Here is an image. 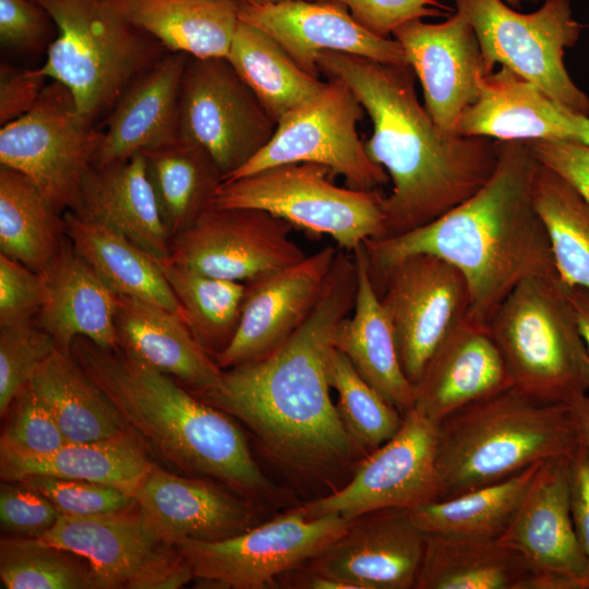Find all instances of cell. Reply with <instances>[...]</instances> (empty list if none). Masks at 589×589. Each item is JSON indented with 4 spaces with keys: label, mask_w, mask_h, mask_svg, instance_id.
I'll return each instance as SVG.
<instances>
[{
    "label": "cell",
    "mask_w": 589,
    "mask_h": 589,
    "mask_svg": "<svg viewBox=\"0 0 589 589\" xmlns=\"http://www.w3.org/2000/svg\"><path fill=\"white\" fill-rule=\"evenodd\" d=\"M65 241L63 214L24 175L0 165V253L45 274Z\"/></svg>",
    "instance_id": "cell-37"
},
{
    "label": "cell",
    "mask_w": 589,
    "mask_h": 589,
    "mask_svg": "<svg viewBox=\"0 0 589 589\" xmlns=\"http://www.w3.org/2000/svg\"><path fill=\"white\" fill-rule=\"evenodd\" d=\"M506 3H508L510 7L519 8L522 2L525 1H536V0H504Z\"/></svg>",
    "instance_id": "cell-58"
},
{
    "label": "cell",
    "mask_w": 589,
    "mask_h": 589,
    "mask_svg": "<svg viewBox=\"0 0 589 589\" xmlns=\"http://www.w3.org/2000/svg\"><path fill=\"white\" fill-rule=\"evenodd\" d=\"M70 351L109 397L128 430L157 457L250 501L284 498L229 414L120 347L108 350L80 337Z\"/></svg>",
    "instance_id": "cell-4"
},
{
    "label": "cell",
    "mask_w": 589,
    "mask_h": 589,
    "mask_svg": "<svg viewBox=\"0 0 589 589\" xmlns=\"http://www.w3.org/2000/svg\"><path fill=\"white\" fill-rule=\"evenodd\" d=\"M352 253L357 266L354 305L338 325L333 346L405 416L414 406V386L400 364L395 334L381 303L363 244Z\"/></svg>",
    "instance_id": "cell-29"
},
{
    "label": "cell",
    "mask_w": 589,
    "mask_h": 589,
    "mask_svg": "<svg viewBox=\"0 0 589 589\" xmlns=\"http://www.w3.org/2000/svg\"><path fill=\"white\" fill-rule=\"evenodd\" d=\"M569 406L578 426L580 441L589 450V393L574 398Z\"/></svg>",
    "instance_id": "cell-56"
},
{
    "label": "cell",
    "mask_w": 589,
    "mask_h": 589,
    "mask_svg": "<svg viewBox=\"0 0 589 589\" xmlns=\"http://www.w3.org/2000/svg\"><path fill=\"white\" fill-rule=\"evenodd\" d=\"M524 142L541 165L565 179L589 203V144L569 140Z\"/></svg>",
    "instance_id": "cell-51"
},
{
    "label": "cell",
    "mask_w": 589,
    "mask_h": 589,
    "mask_svg": "<svg viewBox=\"0 0 589 589\" xmlns=\"http://www.w3.org/2000/svg\"><path fill=\"white\" fill-rule=\"evenodd\" d=\"M226 58L276 124L325 84L303 71L268 34L240 20Z\"/></svg>",
    "instance_id": "cell-38"
},
{
    "label": "cell",
    "mask_w": 589,
    "mask_h": 589,
    "mask_svg": "<svg viewBox=\"0 0 589 589\" xmlns=\"http://www.w3.org/2000/svg\"><path fill=\"white\" fill-rule=\"evenodd\" d=\"M327 376L338 395L340 419L357 447L366 455L392 438L404 416L373 388L335 347L327 361Z\"/></svg>",
    "instance_id": "cell-42"
},
{
    "label": "cell",
    "mask_w": 589,
    "mask_h": 589,
    "mask_svg": "<svg viewBox=\"0 0 589 589\" xmlns=\"http://www.w3.org/2000/svg\"><path fill=\"white\" fill-rule=\"evenodd\" d=\"M240 1L250 3V4L264 5V4L280 3V2L290 1V0H240Z\"/></svg>",
    "instance_id": "cell-57"
},
{
    "label": "cell",
    "mask_w": 589,
    "mask_h": 589,
    "mask_svg": "<svg viewBox=\"0 0 589 589\" xmlns=\"http://www.w3.org/2000/svg\"><path fill=\"white\" fill-rule=\"evenodd\" d=\"M60 513L39 492L20 481L0 486L1 530L11 537L37 539L52 528Z\"/></svg>",
    "instance_id": "cell-47"
},
{
    "label": "cell",
    "mask_w": 589,
    "mask_h": 589,
    "mask_svg": "<svg viewBox=\"0 0 589 589\" xmlns=\"http://www.w3.org/2000/svg\"><path fill=\"white\" fill-rule=\"evenodd\" d=\"M7 416L0 437V454L45 456L69 443L28 385L14 398Z\"/></svg>",
    "instance_id": "cell-45"
},
{
    "label": "cell",
    "mask_w": 589,
    "mask_h": 589,
    "mask_svg": "<svg viewBox=\"0 0 589 589\" xmlns=\"http://www.w3.org/2000/svg\"><path fill=\"white\" fill-rule=\"evenodd\" d=\"M239 20L268 34L303 71L315 77L321 73L317 58L324 51L408 64L395 38L370 32L337 1L290 0L264 5L240 1Z\"/></svg>",
    "instance_id": "cell-20"
},
{
    "label": "cell",
    "mask_w": 589,
    "mask_h": 589,
    "mask_svg": "<svg viewBox=\"0 0 589 589\" xmlns=\"http://www.w3.org/2000/svg\"><path fill=\"white\" fill-rule=\"evenodd\" d=\"M488 329L512 385L524 394L542 402L569 404L589 393V356L557 274L518 284Z\"/></svg>",
    "instance_id": "cell-6"
},
{
    "label": "cell",
    "mask_w": 589,
    "mask_h": 589,
    "mask_svg": "<svg viewBox=\"0 0 589 589\" xmlns=\"http://www.w3.org/2000/svg\"><path fill=\"white\" fill-rule=\"evenodd\" d=\"M542 462L506 480L423 504L408 510L409 515L424 533L498 539L512 521Z\"/></svg>",
    "instance_id": "cell-39"
},
{
    "label": "cell",
    "mask_w": 589,
    "mask_h": 589,
    "mask_svg": "<svg viewBox=\"0 0 589 589\" xmlns=\"http://www.w3.org/2000/svg\"><path fill=\"white\" fill-rule=\"evenodd\" d=\"M567 290L589 356V290L582 287H567Z\"/></svg>",
    "instance_id": "cell-55"
},
{
    "label": "cell",
    "mask_w": 589,
    "mask_h": 589,
    "mask_svg": "<svg viewBox=\"0 0 589 589\" xmlns=\"http://www.w3.org/2000/svg\"><path fill=\"white\" fill-rule=\"evenodd\" d=\"M20 482L44 495L65 516H94L130 506L135 498L122 491L103 483L31 476Z\"/></svg>",
    "instance_id": "cell-46"
},
{
    "label": "cell",
    "mask_w": 589,
    "mask_h": 589,
    "mask_svg": "<svg viewBox=\"0 0 589 589\" xmlns=\"http://www.w3.org/2000/svg\"><path fill=\"white\" fill-rule=\"evenodd\" d=\"M45 296L43 274L0 253V327L34 322Z\"/></svg>",
    "instance_id": "cell-48"
},
{
    "label": "cell",
    "mask_w": 589,
    "mask_h": 589,
    "mask_svg": "<svg viewBox=\"0 0 589 589\" xmlns=\"http://www.w3.org/2000/svg\"><path fill=\"white\" fill-rule=\"evenodd\" d=\"M107 2L160 46L193 58H226L239 23V0Z\"/></svg>",
    "instance_id": "cell-31"
},
{
    "label": "cell",
    "mask_w": 589,
    "mask_h": 589,
    "mask_svg": "<svg viewBox=\"0 0 589 589\" xmlns=\"http://www.w3.org/2000/svg\"><path fill=\"white\" fill-rule=\"evenodd\" d=\"M58 349L52 337L34 322L0 327V414Z\"/></svg>",
    "instance_id": "cell-44"
},
{
    "label": "cell",
    "mask_w": 589,
    "mask_h": 589,
    "mask_svg": "<svg viewBox=\"0 0 589 589\" xmlns=\"http://www.w3.org/2000/svg\"><path fill=\"white\" fill-rule=\"evenodd\" d=\"M101 133L70 92L52 81L25 115L0 129V165L14 169L61 214L72 211L94 165Z\"/></svg>",
    "instance_id": "cell-10"
},
{
    "label": "cell",
    "mask_w": 589,
    "mask_h": 589,
    "mask_svg": "<svg viewBox=\"0 0 589 589\" xmlns=\"http://www.w3.org/2000/svg\"><path fill=\"white\" fill-rule=\"evenodd\" d=\"M569 498L575 532L587 560L589 589V450L582 443L569 458Z\"/></svg>",
    "instance_id": "cell-53"
},
{
    "label": "cell",
    "mask_w": 589,
    "mask_h": 589,
    "mask_svg": "<svg viewBox=\"0 0 589 589\" xmlns=\"http://www.w3.org/2000/svg\"><path fill=\"white\" fill-rule=\"evenodd\" d=\"M364 113L344 82L328 79L316 95L279 120L271 141L225 180L286 164L313 163L342 177L348 188L377 190L389 178L359 137L357 127Z\"/></svg>",
    "instance_id": "cell-11"
},
{
    "label": "cell",
    "mask_w": 589,
    "mask_h": 589,
    "mask_svg": "<svg viewBox=\"0 0 589 589\" xmlns=\"http://www.w3.org/2000/svg\"><path fill=\"white\" fill-rule=\"evenodd\" d=\"M27 385L69 443L98 441L129 431L109 397L71 351L57 349Z\"/></svg>",
    "instance_id": "cell-33"
},
{
    "label": "cell",
    "mask_w": 589,
    "mask_h": 589,
    "mask_svg": "<svg viewBox=\"0 0 589 589\" xmlns=\"http://www.w3.org/2000/svg\"><path fill=\"white\" fill-rule=\"evenodd\" d=\"M51 16L57 37L40 72L62 84L80 115L93 122L157 60L160 45L107 1L35 0Z\"/></svg>",
    "instance_id": "cell-7"
},
{
    "label": "cell",
    "mask_w": 589,
    "mask_h": 589,
    "mask_svg": "<svg viewBox=\"0 0 589 589\" xmlns=\"http://www.w3.org/2000/svg\"><path fill=\"white\" fill-rule=\"evenodd\" d=\"M569 458H552L539 466L498 541L520 553L532 569L567 575L588 589L587 560L570 513Z\"/></svg>",
    "instance_id": "cell-24"
},
{
    "label": "cell",
    "mask_w": 589,
    "mask_h": 589,
    "mask_svg": "<svg viewBox=\"0 0 589 589\" xmlns=\"http://www.w3.org/2000/svg\"><path fill=\"white\" fill-rule=\"evenodd\" d=\"M530 569L498 539L425 533L414 589H517Z\"/></svg>",
    "instance_id": "cell-35"
},
{
    "label": "cell",
    "mask_w": 589,
    "mask_h": 589,
    "mask_svg": "<svg viewBox=\"0 0 589 589\" xmlns=\"http://www.w3.org/2000/svg\"><path fill=\"white\" fill-rule=\"evenodd\" d=\"M37 539L86 561L99 589H175L194 579L189 562L155 532L135 501L94 516L60 515Z\"/></svg>",
    "instance_id": "cell-13"
},
{
    "label": "cell",
    "mask_w": 589,
    "mask_h": 589,
    "mask_svg": "<svg viewBox=\"0 0 589 589\" xmlns=\"http://www.w3.org/2000/svg\"><path fill=\"white\" fill-rule=\"evenodd\" d=\"M339 248L326 245L300 262L245 283L240 321L214 359L221 370L257 361L305 322L325 288Z\"/></svg>",
    "instance_id": "cell-18"
},
{
    "label": "cell",
    "mask_w": 589,
    "mask_h": 589,
    "mask_svg": "<svg viewBox=\"0 0 589 589\" xmlns=\"http://www.w3.org/2000/svg\"><path fill=\"white\" fill-rule=\"evenodd\" d=\"M496 146L495 169L471 197L422 227L363 242L372 277L418 253L450 263L468 284V318L484 327L522 280L557 274L532 199L538 160L524 141Z\"/></svg>",
    "instance_id": "cell-3"
},
{
    "label": "cell",
    "mask_w": 589,
    "mask_h": 589,
    "mask_svg": "<svg viewBox=\"0 0 589 589\" xmlns=\"http://www.w3.org/2000/svg\"><path fill=\"white\" fill-rule=\"evenodd\" d=\"M392 324L402 370L416 384L428 361L468 318L470 291L464 275L445 260L409 255L372 277Z\"/></svg>",
    "instance_id": "cell-16"
},
{
    "label": "cell",
    "mask_w": 589,
    "mask_h": 589,
    "mask_svg": "<svg viewBox=\"0 0 589 589\" xmlns=\"http://www.w3.org/2000/svg\"><path fill=\"white\" fill-rule=\"evenodd\" d=\"M157 262L181 306L188 327L215 358L236 334L245 284L204 275L167 259Z\"/></svg>",
    "instance_id": "cell-41"
},
{
    "label": "cell",
    "mask_w": 589,
    "mask_h": 589,
    "mask_svg": "<svg viewBox=\"0 0 589 589\" xmlns=\"http://www.w3.org/2000/svg\"><path fill=\"white\" fill-rule=\"evenodd\" d=\"M63 217L67 238L76 252L118 296L139 299L183 316L156 257L127 237L72 212H65Z\"/></svg>",
    "instance_id": "cell-34"
},
{
    "label": "cell",
    "mask_w": 589,
    "mask_h": 589,
    "mask_svg": "<svg viewBox=\"0 0 589 589\" xmlns=\"http://www.w3.org/2000/svg\"><path fill=\"white\" fill-rule=\"evenodd\" d=\"M188 58L171 52L127 87L101 133L94 165L128 159L177 137L179 98Z\"/></svg>",
    "instance_id": "cell-27"
},
{
    "label": "cell",
    "mask_w": 589,
    "mask_h": 589,
    "mask_svg": "<svg viewBox=\"0 0 589 589\" xmlns=\"http://www.w3.org/2000/svg\"><path fill=\"white\" fill-rule=\"evenodd\" d=\"M46 76L38 69H19L8 63L0 67V124L25 115L45 88Z\"/></svg>",
    "instance_id": "cell-52"
},
{
    "label": "cell",
    "mask_w": 589,
    "mask_h": 589,
    "mask_svg": "<svg viewBox=\"0 0 589 589\" xmlns=\"http://www.w3.org/2000/svg\"><path fill=\"white\" fill-rule=\"evenodd\" d=\"M317 67L351 89L372 122L365 149L393 183L381 200L383 238L440 218L491 178L497 163L496 140L441 130L418 99L409 64L324 51Z\"/></svg>",
    "instance_id": "cell-2"
},
{
    "label": "cell",
    "mask_w": 589,
    "mask_h": 589,
    "mask_svg": "<svg viewBox=\"0 0 589 589\" xmlns=\"http://www.w3.org/2000/svg\"><path fill=\"white\" fill-rule=\"evenodd\" d=\"M55 25L35 0H0V41L3 47L31 49L41 46Z\"/></svg>",
    "instance_id": "cell-50"
},
{
    "label": "cell",
    "mask_w": 589,
    "mask_h": 589,
    "mask_svg": "<svg viewBox=\"0 0 589 589\" xmlns=\"http://www.w3.org/2000/svg\"><path fill=\"white\" fill-rule=\"evenodd\" d=\"M456 134L496 141L569 140L589 144V116L556 100L509 68L486 73Z\"/></svg>",
    "instance_id": "cell-22"
},
{
    "label": "cell",
    "mask_w": 589,
    "mask_h": 589,
    "mask_svg": "<svg viewBox=\"0 0 589 589\" xmlns=\"http://www.w3.org/2000/svg\"><path fill=\"white\" fill-rule=\"evenodd\" d=\"M357 291L353 253L339 249L323 293L298 330L268 356L223 370L218 384L193 393L244 423L275 465L329 482L365 455L349 436L330 397L327 361L338 325Z\"/></svg>",
    "instance_id": "cell-1"
},
{
    "label": "cell",
    "mask_w": 589,
    "mask_h": 589,
    "mask_svg": "<svg viewBox=\"0 0 589 589\" xmlns=\"http://www.w3.org/2000/svg\"><path fill=\"white\" fill-rule=\"evenodd\" d=\"M437 429L440 500L569 458L581 443L569 404L542 402L514 386L456 410Z\"/></svg>",
    "instance_id": "cell-5"
},
{
    "label": "cell",
    "mask_w": 589,
    "mask_h": 589,
    "mask_svg": "<svg viewBox=\"0 0 589 589\" xmlns=\"http://www.w3.org/2000/svg\"><path fill=\"white\" fill-rule=\"evenodd\" d=\"M456 11L473 27L486 73L505 65L556 100L589 116V97L569 76L564 52L578 41L582 24L569 0H545L531 13L504 0H455Z\"/></svg>",
    "instance_id": "cell-9"
},
{
    "label": "cell",
    "mask_w": 589,
    "mask_h": 589,
    "mask_svg": "<svg viewBox=\"0 0 589 589\" xmlns=\"http://www.w3.org/2000/svg\"><path fill=\"white\" fill-rule=\"evenodd\" d=\"M144 517L167 543L217 541L257 525L252 501L205 478L181 476L157 466L135 496Z\"/></svg>",
    "instance_id": "cell-23"
},
{
    "label": "cell",
    "mask_w": 589,
    "mask_h": 589,
    "mask_svg": "<svg viewBox=\"0 0 589 589\" xmlns=\"http://www.w3.org/2000/svg\"><path fill=\"white\" fill-rule=\"evenodd\" d=\"M349 10L354 20L370 32L388 37L399 25L423 17L447 15L454 10L437 0H333Z\"/></svg>",
    "instance_id": "cell-49"
},
{
    "label": "cell",
    "mask_w": 589,
    "mask_h": 589,
    "mask_svg": "<svg viewBox=\"0 0 589 589\" xmlns=\"http://www.w3.org/2000/svg\"><path fill=\"white\" fill-rule=\"evenodd\" d=\"M392 35L421 83L425 110L441 130L456 134L462 112L476 101L486 74L473 27L455 10L442 23L414 19Z\"/></svg>",
    "instance_id": "cell-19"
},
{
    "label": "cell",
    "mask_w": 589,
    "mask_h": 589,
    "mask_svg": "<svg viewBox=\"0 0 589 589\" xmlns=\"http://www.w3.org/2000/svg\"><path fill=\"white\" fill-rule=\"evenodd\" d=\"M69 212L127 237L157 260L169 257L170 238L142 154L93 165L83 180L75 207Z\"/></svg>",
    "instance_id": "cell-28"
},
{
    "label": "cell",
    "mask_w": 589,
    "mask_h": 589,
    "mask_svg": "<svg viewBox=\"0 0 589 589\" xmlns=\"http://www.w3.org/2000/svg\"><path fill=\"white\" fill-rule=\"evenodd\" d=\"M116 328L120 348L170 375L190 392H204L218 384L223 370L180 314L118 296Z\"/></svg>",
    "instance_id": "cell-30"
},
{
    "label": "cell",
    "mask_w": 589,
    "mask_h": 589,
    "mask_svg": "<svg viewBox=\"0 0 589 589\" xmlns=\"http://www.w3.org/2000/svg\"><path fill=\"white\" fill-rule=\"evenodd\" d=\"M156 467L142 441L131 431L84 443H68L45 456L0 454L3 481L31 476L86 480L116 488L134 497Z\"/></svg>",
    "instance_id": "cell-32"
},
{
    "label": "cell",
    "mask_w": 589,
    "mask_h": 589,
    "mask_svg": "<svg viewBox=\"0 0 589 589\" xmlns=\"http://www.w3.org/2000/svg\"><path fill=\"white\" fill-rule=\"evenodd\" d=\"M293 228L263 209L212 206L171 240L167 260L204 275L245 284L306 256L290 236Z\"/></svg>",
    "instance_id": "cell-17"
},
{
    "label": "cell",
    "mask_w": 589,
    "mask_h": 589,
    "mask_svg": "<svg viewBox=\"0 0 589 589\" xmlns=\"http://www.w3.org/2000/svg\"><path fill=\"white\" fill-rule=\"evenodd\" d=\"M437 438V424L412 408L392 438L361 458L346 485L289 510L308 519L328 515L356 519L388 508L410 510L440 500Z\"/></svg>",
    "instance_id": "cell-14"
},
{
    "label": "cell",
    "mask_w": 589,
    "mask_h": 589,
    "mask_svg": "<svg viewBox=\"0 0 589 589\" xmlns=\"http://www.w3.org/2000/svg\"><path fill=\"white\" fill-rule=\"evenodd\" d=\"M100 1H107V0H100Z\"/></svg>",
    "instance_id": "cell-59"
},
{
    "label": "cell",
    "mask_w": 589,
    "mask_h": 589,
    "mask_svg": "<svg viewBox=\"0 0 589 589\" xmlns=\"http://www.w3.org/2000/svg\"><path fill=\"white\" fill-rule=\"evenodd\" d=\"M141 154L171 242L213 206L223 176L201 147L178 136Z\"/></svg>",
    "instance_id": "cell-36"
},
{
    "label": "cell",
    "mask_w": 589,
    "mask_h": 589,
    "mask_svg": "<svg viewBox=\"0 0 589 589\" xmlns=\"http://www.w3.org/2000/svg\"><path fill=\"white\" fill-rule=\"evenodd\" d=\"M424 544L407 509H382L356 518L308 566L353 589H414Z\"/></svg>",
    "instance_id": "cell-21"
},
{
    "label": "cell",
    "mask_w": 589,
    "mask_h": 589,
    "mask_svg": "<svg viewBox=\"0 0 589 589\" xmlns=\"http://www.w3.org/2000/svg\"><path fill=\"white\" fill-rule=\"evenodd\" d=\"M38 539L0 542V579L7 589H99L86 561Z\"/></svg>",
    "instance_id": "cell-43"
},
{
    "label": "cell",
    "mask_w": 589,
    "mask_h": 589,
    "mask_svg": "<svg viewBox=\"0 0 589 589\" xmlns=\"http://www.w3.org/2000/svg\"><path fill=\"white\" fill-rule=\"evenodd\" d=\"M532 199L548 232L558 278L589 290V203L565 179L538 161Z\"/></svg>",
    "instance_id": "cell-40"
},
{
    "label": "cell",
    "mask_w": 589,
    "mask_h": 589,
    "mask_svg": "<svg viewBox=\"0 0 589 589\" xmlns=\"http://www.w3.org/2000/svg\"><path fill=\"white\" fill-rule=\"evenodd\" d=\"M276 122L227 58L189 57L177 136L201 147L229 178L272 139Z\"/></svg>",
    "instance_id": "cell-15"
},
{
    "label": "cell",
    "mask_w": 589,
    "mask_h": 589,
    "mask_svg": "<svg viewBox=\"0 0 589 589\" xmlns=\"http://www.w3.org/2000/svg\"><path fill=\"white\" fill-rule=\"evenodd\" d=\"M354 519H308L289 509L263 524L217 540H185L176 546L197 584L213 588L265 589L306 565L347 531Z\"/></svg>",
    "instance_id": "cell-12"
},
{
    "label": "cell",
    "mask_w": 589,
    "mask_h": 589,
    "mask_svg": "<svg viewBox=\"0 0 589 589\" xmlns=\"http://www.w3.org/2000/svg\"><path fill=\"white\" fill-rule=\"evenodd\" d=\"M325 166L297 163L275 166L224 180L213 200L219 208H256L293 227L329 236L339 249L352 252L368 239L385 235L382 196L333 183Z\"/></svg>",
    "instance_id": "cell-8"
},
{
    "label": "cell",
    "mask_w": 589,
    "mask_h": 589,
    "mask_svg": "<svg viewBox=\"0 0 589 589\" xmlns=\"http://www.w3.org/2000/svg\"><path fill=\"white\" fill-rule=\"evenodd\" d=\"M413 386V408L438 424L456 410L513 385L488 327L466 318L441 342Z\"/></svg>",
    "instance_id": "cell-25"
},
{
    "label": "cell",
    "mask_w": 589,
    "mask_h": 589,
    "mask_svg": "<svg viewBox=\"0 0 589 589\" xmlns=\"http://www.w3.org/2000/svg\"><path fill=\"white\" fill-rule=\"evenodd\" d=\"M44 304L34 323L48 333L58 349L69 352L76 338L116 350L118 294L67 241L53 264L43 274Z\"/></svg>",
    "instance_id": "cell-26"
},
{
    "label": "cell",
    "mask_w": 589,
    "mask_h": 589,
    "mask_svg": "<svg viewBox=\"0 0 589 589\" xmlns=\"http://www.w3.org/2000/svg\"><path fill=\"white\" fill-rule=\"evenodd\" d=\"M517 589H584L576 579L546 569H530Z\"/></svg>",
    "instance_id": "cell-54"
}]
</instances>
